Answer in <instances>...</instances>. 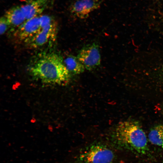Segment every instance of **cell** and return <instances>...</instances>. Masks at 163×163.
Wrapping results in <instances>:
<instances>
[{
  "label": "cell",
  "mask_w": 163,
  "mask_h": 163,
  "mask_svg": "<svg viewBox=\"0 0 163 163\" xmlns=\"http://www.w3.org/2000/svg\"><path fill=\"white\" fill-rule=\"evenodd\" d=\"M40 30V16H38L26 20L18 27L14 35L19 40L26 43L38 33Z\"/></svg>",
  "instance_id": "8992f818"
},
{
  "label": "cell",
  "mask_w": 163,
  "mask_h": 163,
  "mask_svg": "<svg viewBox=\"0 0 163 163\" xmlns=\"http://www.w3.org/2000/svg\"><path fill=\"white\" fill-rule=\"evenodd\" d=\"M40 29L46 32L53 41L55 40L57 32V23L52 16L43 15L40 16Z\"/></svg>",
  "instance_id": "9c48e42d"
},
{
  "label": "cell",
  "mask_w": 163,
  "mask_h": 163,
  "mask_svg": "<svg viewBox=\"0 0 163 163\" xmlns=\"http://www.w3.org/2000/svg\"><path fill=\"white\" fill-rule=\"evenodd\" d=\"M115 154L109 146L101 142L88 146L76 158L73 163H114Z\"/></svg>",
  "instance_id": "3957f363"
},
{
  "label": "cell",
  "mask_w": 163,
  "mask_h": 163,
  "mask_svg": "<svg viewBox=\"0 0 163 163\" xmlns=\"http://www.w3.org/2000/svg\"><path fill=\"white\" fill-rule=\"evenodd\" d=\"M111 145L118 149L133 150L145 154L148 150L145 133L137 122L126 120L117 126L111 138Z\"/></svg>",
  "instance_id": "7a4b0ae2"
},
{
  "label": "cell",
  "mask_w": 163,
  "mask_h": 163,
  "mask_svg": "<svg viewBox=\"0 0 163 163\" xmlns=\"http://www.w3.org/2000/svg\"><path fill=\"white\" fill-rule=\"evenodd\" d=\"M148 139L152 144L163 148V124L152 127L149 133Z\"/></svg>",
  "instance_id": "7c38bea8"
},
{
  "label": "cell",
  "mask_w": 163,
  "mask_h": 163,
  "mask_svg": "<svg viewBox=\"0 0 163 163\" xmlns=\"http://www.w3.org/2000/svg\"><path fill=\"white\" fill-rule=\"evenodd\" d=\"M50 0H28L21 6L26 20L38 16L50 6Z\"/></svg>",
  "instance_id": "52a82bcc"
},
{
  "label": "cell",
  "mask_w": 163,
  "mask_h": 163,
  "mask_svg": "<svg viewBox=\"0 0 163 163\" xmlns=\"http://www.w3.org/2000/svg\"></svg>",
  "instance_id": "5bb4252c"
},
{
  "label": "cell",
  "mask_w": 163,
  "mask_h": 163,
  "mask_svg": "<svg viewBox=\"0 0 163 163\" xmlns=\"http://www.w3.org/2000/svg\"><path fill=\"white\" fill-rule=\"evenodd\" d=\"M50 41H53L50 37L40 29L38 33L26 43L30 47L36 48L46 45Z\"/></svg>",
  "instance_id": "8fae6325"
},
{
  "label": "cell",
  "mask_w": 163,
  "mask_h": 163,
  "mask_svg": "<svg viewBox=\"0 0 163 163\" xmlns=\"http://www.w3.org/2000/svg\"><path fill=\"white\" fill-rule=\"evenodd\" d=\"M9 26L18 27L26 20L21 6L13 7L7 11L4 16Z\"/></svg>",
  "instance_id": "ba28073f"
},
{
  "label": "cell",
  "mask_w": 163,
  "mask_h": 163,
  "mask_svg": "<svg viewBox=\"0 0 163 163\" xmlns=\"http://www.w3.org/2000/svg\"><path fill=\"white\" fill-rule=\"evenodd\" d=\"M28 69L34 78L45 84L66 85L70 81V74L62 58L55 52L39 55L30 64Z\"/></svg>",
  "instance_id": "6da1fadb"
},
{
  "label": "cell",
  "mask_w": 163,
  "mask_h": 163,
  "mask_svg": "<svg viewBox=\"0 0 163 163\" xmlns=\"http://www.w3.org/2000/svg\"><path fill=\"white\" fill-rule=\"evenodd\" d=\"M77 57L85 69L88 70L95 69L100 64L99 47L94 43L83 47L80 51Z\"/></svg>",
  "instance_id": "277c9868"
},
{
  "label": "cell",
  "mask_w": 163,
  "mask_h": 163,
  "mask_svg": "<svg viewBox=\"0 0 163 163\" xmlns=\"http://www.w3.org/2000/svg\"><path fill=\"white\" fill-rule=\"evenodd\" d=\"M102 2V0H75L70 5L69 10L73 16L84 19L91 12L99 8Z\"/></svg>",
  "instance_id": "5b68a950"
},
{
  "label": "cell",
  "mask_w": 163,
  "mask_h": 163,
  "mask_svg": "<svg viewBox=\"0 0 163 163\" xmlns=\"http://www.w3.org/2000/svg\"><path fill=\"white\" fill-rule=\"evenodd\" d=\"M9 26L4 16L1 18L0 20V33L1 35L3 34L7 30Z\"/></svg>",
  "instance_id": "4fadbf2b"
},
{
  "label": "cell",
  "mask_w": 163,
  "mask_h": 163,
  "mask_svg": "<svg viewBox=\"0 0 163 163\" xmlns=\"http://www.w3.org/2000/svg\"><path fill=\"white\" fill-rule=\"evenodd\" d=\"M63 59L64 64L70 74H79L83 72L85 69L77 57L70 55Z\"/></svg>",
  "instance_id": "30bf717a"
}]
</instances>
